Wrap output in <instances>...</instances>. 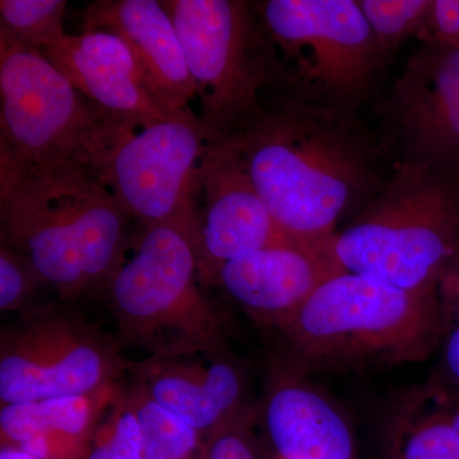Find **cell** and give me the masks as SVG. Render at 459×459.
I'll return each mask as SVG.
<instances>
[{
	"mask_svg": "<svg viewBox=\"0 0 459 459\" xmlns=\"http://www.w3.org/2000/svg\"><path fill=\"white\" fill-rule=\"evenodd\" d=\"M247 177L281 237L319 247L377 188L376 157L350 113L304 98L283 81L234 138Z\"/></svg>",
	"mask_w": 459,
	"mask_h": 459,
	"instance_id": "6da1fadb",
	"label": "cell"
},
{
	"mask_svg": "<svg viewBox=\"0 0 459 459\" xmlns=\"http://www.w3.org/2000/svg\"><path fill=\"white\" fill-rule=\"evenodd\" d=\"M132 220L77 162L0 161L2 246L65 300L105 291L129 247Z\"/></svg>",
	"mask_w": 459,
	"mask_h": 459,
	"instance_id": "7a4b0ae2",
	"label": "cell"
},
{
	"mask_svg": "<svg viewBox=\"0 0 459 459\" xmlns=\"http://www.w3.org/2000/svg\"><path fill=\"white\" fill-rule=\"evenodd\" d=\"M328 252L340 272L439 292L459 262V174L402 161Z\"/></svg>",
	"mask_w": 459,
	"mask_h": 459,
	"instance_id": "3957f363",
	"label": "cell"
},
{
	"mask_svg": "<svg viewBox=\"0 0 459 459\" xmlns=\"http://www.w3.org/2000/svg\"><path fill=\"white\" fill-rule=\"evenodd\" d=\"M443 328L439 292L409 291L340 272L280 329L304 360L353 367L424 360L442 341Z\"/></svg>",
	"mask_w": 459,
	"mask_h": 459,
	"instance_id": "277c9868",
	"label": "cell"
},
{
	"mask_svg": "<svg viewBox=\"0 0 459 459\" xmlns=\"http://www.w3.org/2000/svg\"><path fill=\"white\" fill-rule=\"evenodd\" d=\"M129 249L105 287L119 343L150 358L220 350L225 325L199 289L189 232L177 225L143 226Z\"/></svg>",
	"mask_w": 459,
	"mask_h": 459,
	"instance_id": "5b68a950",
	"label": "cell"
},
{
	"mask_svg": "<svg viewBox=\"0 0 459 459\" xmlns=\"http://www.w3.org/2000/svg\"><path fill=\"white\" fill-rule=\"evenodd\" d=\"M207 144L190 108L160 117L98 108L77 164L142 226L177 225L190 232L195 178Z\"/></svg>",
	"mask_w": 459,
	"mask_h": 459,
	"instance_id": "8992f818",
	"label": "cell"
},
{
	"mask_svg": "<svg viewBox=\"0 0 459 459\" xmlns=\"http://www.w3.org/2000/svg\"><path fill=\"white\" fill-rule=\"evenodd\" d=\"M186 51L208 143L234 138L285 80L255 8L243 0H161Z\"/></svg>",
	"mask_w": 459,
	"mask_h": 459,
	"instance_id": "52a82bcc",
	"label": "cell"
},
{
	"mask_svg": "<svg viewBox=\"0 0 459 459\" xmlns=\"http://www.w3.org/2000/svg\"><path fill=\"white\" fill-rule=\"evenodd\" d=\"M255 8L285 83L350 113L368 95L386 54L356 0H267Z\"/></svg>",
	"mask_w": 459,
	"mask_h": 459,
	"instance_id": "ba28073f",
	"label": "cell"
},
{
	"mask_svg": "<svg viewBox=\"0 0 459 459\" xmlns=\"http://www.w3.org/2000/svg\"><path fill=\"white\" fill-rule=\"evenodd\" d=\"M122 344L72 313L39 307L0 334V403L96 394L131 361Z\"/></svg>",
	"mask_w": 459,
	"mask_h": 459,
	"instance_id": "9c48e42d",
	"label": "cell"
},
{
	"mask_svg": "<svg viewBox=\"0 0 459 459\" xmlns=\"http://www.w3.org/2000/svg\"><path fill=\"white\" fill-rule=\"evenodd\" d=\"M96 108L41 50L0 29V161L77 162Z\"/></svg>",
	"mask_w": 459,
	"mask_h": 459,
	"instance_id": "30bf717a",
	"label": "cell"
},
{
	"mask_svg": "<svg viewBox=\"0 0 459 459\" xmlns=\"http://www.w3.org/2000/svg\"><path fill=\"white\" fill-rule=\"evenodd\" d=\"M192 199L189 237L205 285L226 263L286 240L231 144H207Z\"/></svg>",
	"mask_w": 459,
	"mask_h": 459,
	"instance_id": "8fae6325",
	"label": "cell"
},
{
	"mask_svg": "<svg viewBox=\"0 0 459 459\" xmlns=\"http://www.w3.org/2000/svg\"><path fill=\"white\" fill-rule=\"evenodd\" d=\"M388 108L403 161L459 174V49L425 42L395 81Z\"/></svg>",
	"mask_w": 459,
	"mask_h": 459,
	"instance_id": "7c38bea8",
	"label": "cell"
},
{
	"mask_svg": "<svg viewBox=\"0 0 459 459\" xmlns=\"http://www.w3.org/2000/svg\"><path fill=\"white\" fill-rule=\"evenodd\" d=\"M337 273L328 241L312 247L280 240L223 264L212 285L221 287L252 318L280 329Z\"/></svg>",
	"mask_w": 459,
	"mask_h": 459,
	"instance_id": "4fadbf2b",
	"label": "cell"
},
{
	"mask_svg": "<svg viewBox=\"0 0 459 459\" xmlns=\"http://www.w3.org/2000/svg\"><path fill=\"white\" fill-rule=\"evenodd\" d=\"M148 358L129 364L144 394L205 437L247 415L244 379L238 365L219 355Z\"/></svg>",
	"mask_w": 459,
	"mask_h": 459,
	"instance_id": "5bb4252c",
	"label": "cell"
},
{
	"mask_svg": "<svg viewBox=\"0 0 459 459\" xmlns=\"http://www.w3.org/2000/svg\"><path fill=\"white\" fill-rule=\"evenodd\" d=\"M84 31L117 36L131 51L144 81L165 107L179 111L197 98L186 51L161 2L98 0L87 8Z\"/></svg>",
	"mask_w": 459,
	"mask_h": 459,
	"instance_id": "9a60e30c",
	"label": "cell"
},
{
	"mask_svg": "<svg viewBox=\"0 0 459 459\" xmlns=\"http://www.w3.org/2000/svg\"><path fill=\"white\" fill-rule=\"evenodd\" d=\"M42 53L81 95L102 110L140 117L177 113L153 95L131 51L113 33L66 35Z\"/></svg>",
	"mask_w": 459,
	"mask_h": 459,
	"instance_id": "2e32d148",
	"label": "cell"
},
{
	"mask_svg": "<svg viewBox=\"0 0 459 459\" xmlns=\"http://www.w3.org/2000/svg\"><path fill=\"white\" fill-rule=\"evenodd\" d=\"M264 418L280 459H358L346 420L309 385L285 380L274 386Z\"/></svg>",
	"mask_w": 459,
	"mask_h": 459,
	"instance_id": "e0dca14e",
	"label": "cell"
},
{
	"mask_svg": "<svg viewBox=\"0 0 459 459\" xmlns=\"http://www.w3.org/2000/svg\"><path fill=\"white\" fill-rule=\"evenodd\" d=\"M117 389V385H114L96 394L2 406V446L18 448L39 435L74 437L90 443Z\"/></svg>",
	"mask_w": 459,
	"mask_h": 459,
	"instance_id": "ac0fdd59",
	"label": "cell"
},
{
	"mask_svg": "<svg viewBox=\"0 0 459 459\" xmlns=\"http://www.w3.org/2000/svg\"><path fill=\"white\" fill-rule=\"evenodd\" d=\"M128 391L143 437L144 459H201L204 439L133 382Z\"/></svg>",
	"mask_w": 459,
	"mask_h": 459,
	"instance_id": "d6986e66",
	"label": "cell"
},
{
	"mask_svg": "<svg viewBox=\"0 0 459 459\" xmlns=\"http://www.w3.org/2000/svg\"><path fill=\"white\" fill-rule=\"evenodd\" d=\"M433 400L435 409H425L421 398L402 413L394 431L395 459H459L458 435L434 394Z\"/></svg>",
	"mask_w": 459,
	"mask_h": 459,
	"instance_id": "ffe728a7",
	"label": "cell"
},
{
	"mask_svg": "<svg viewBox=\"0 0 459 459\" xmlns=\"http://www.w3.org/2000/svg\"><path fill=\"white\" fill-rule=\"evenodd\" d=\"M65 0H2L0 29L32 49L44 51L65 38Z\"/></svg>",
	"mask_w": 459,
	"mask_h": 459,
	"instance_id": "44dd1931",
	"label": "cell"
},
{
	"mask_svg": "<svg viewBox=\"0 0 459 459\" xmlns=\"http://www.w3.org/2000/svg\"><path fill=\"white\" fill-rule=\"evenodd\" d=\"M87 459H144L140 421L126 389H117L91 437Z\"/></svg>",
	"mask_w": 459,
	"mask_h": 459,
	"instance_id": "7402d4cb",
	"label": "cell"
},
{
	"mask_svg": "<svg viewBox=\"0 0 459 459\" xmlns=\"http://www.w3.org/2000/svg\"><path fill=\"white\" fill-rule=\"evenodd\" d=\"M433 0H360L359 4L380 49L388 56L411 36L427 32Z\"/></svg>",
	"mask_w": 459,
	"mask_h": 459,
	"instance_id": "603a6c76",
	"label": "cell"
},
{
	"mask_svg": "<svg viewBox=\"0 0 459 459\" xmlns=\"http://www.w3.org/2000/svg\"><path fill=\"white\" fill-rule=\"evenodd\" d=\"M45 285L31 265L9 247H0V310L25 309L36 287Z\"/></svg>",
	"mask_w": 459,
	"mask_h": 459,
	"instance_id": "cb8c5ba5",
	"label": "cell"
},
{
	"mask_svg": "<svg viewBox=\"0 0 459 459\" xmlns=\"http://www.w3.org/2000/svg\"><path fill=\"white\" fill-rule=\"evenodd\" d=\"M439 296L444 314V365L459 391V262L440 283Z\"/></svg>",
	"mask_w": 459,
	"mask_h": 459,
	"instance_id": "d4e9b609",
	"label": "cell"
},
{
	"mask_svg": "<svg viewBox=\"0 0 459 459\" xmlns=\"http://www.w3.org/2000/svg\"><path fill=\"white\" fill-rule=\"evenodd\" d=\"M252 413L205 437L201 459H256L247 427Z\"/></svg>",
	"mask_w": 459,
	"mask_h": 459,
	"instance_id": "484cf974",
	"label": "cell"
},
{
	"mask_svg": "<svg viewBox=\"0 0 459 459\" xmlns=\"http://www.w3.org/2000/svg\"><path fill=\"white\" fill-rule=\"evenodd\" d=\"M425 42L459 49V0H433Z\"/></svg>",
	"mask_w": 459,
	"mask_h": 459,
	"instance_id": "4316f807",
	"label": "cell"
},
{
	"mask_svg": "<svg viewBox=\"0 0 459 459\" xmlns=\"http://www.w3.org/2000/svg\"><path fill=\"white\" fill-rule=\"evenodd\" d=\"M433 394L459 437V394L455 397V395H446L443 392H434Z\"/></svg>",
	"mask_w": 459,
	"mask_h": 459,
	"instance_id": "83f0119b",
	"label": "cell"
},
{
	"mask_svg": "<svg viewBox=\"0 0 459 459\" xmlns=\"http://www.w3.org/2000/svg\"><path fill=\"white\" fill-rule=\"evenodd\" d=\"M0 459H38L23 452L22 449L13 448V446H2Z\"/></svg>",
	"mask_w": 459,
	"mask_h": 459,
	"instance_id": "f1b7e54d",
	"label": "cell"
}]
</instances>
